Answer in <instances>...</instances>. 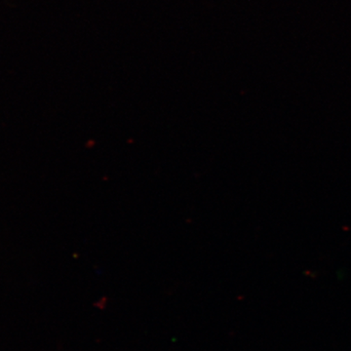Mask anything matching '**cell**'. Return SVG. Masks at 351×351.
<instances>
[]
</instances>
